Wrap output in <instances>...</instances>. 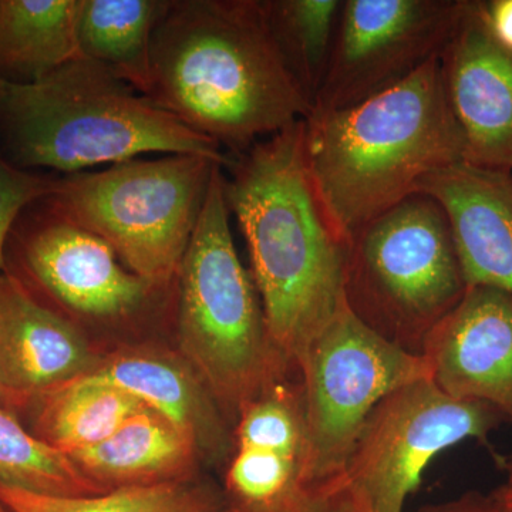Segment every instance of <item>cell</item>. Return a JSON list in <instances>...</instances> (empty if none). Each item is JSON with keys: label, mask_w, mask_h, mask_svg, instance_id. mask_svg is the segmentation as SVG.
Returning a JSON list of instances; mask_svg holds the SVG:
<instances>
[{"label": "cell", "mask_w": 512, "mask_h": 512, "mask_svg": "<svg viewBox=\"0 0 512 512\" xmlns=\"http://www.w3.org/2000/svg\"><path fill=\"white\" fill-rule=\"evenodd\" d=\"M225 194L251 256L272 348L298 366L312 340L345 306L346 242L320 204L296 121L228 154Z\"/></svg>", "instance_id": "obj_1"}, {"label": "cell", "mask_w": 512, "mask_h": 512, "mask_svg": "<svg viewBox=\"0 0 512 512\" xmlns=\"http://www.w3.org/2000/svg\"><path fill=\"white\" fill-rule=\"evenodd\" d=\"M147 97L231 154L312 111L261 0H168L154 30Z\"/></svg>", "instance_id": "obj_2"}, {"label": "cell", "mask_w": 512, "mask_h": 512, "mask_svg": "<svg viewBox=\"0 0 512 512\" xmlns=\"http://www.w3.org/2000/svg\"><path fill=\"white\" fill-rule=\"evenodd\" d=\"M303 123L313 188L346 244L417 194L424 178L463 161L439 57L372 99L343 110L311 111Z\"/></svg>", "instance_id": "obj_3"}, {"label": "cell", "mask_w": 512, "mask_h": 512, "mask_svg": "<svg viewBox=\"0 0 512 512\" xmlns=\"http://www.w3.org/2000/svg\"><path fill=\"white\" fill-rule=\"evenodd\" d=\"M0 120L18 163L67 175L144 154H228L120 79L79 56L35 83L0 89Z\"/></svg>", "instance_id": "obj_4"}, {"label": "cell", "mask_w": 512, "mask_h": 512, "mask_svg": "<svg viewBox=\"0 0 512 512\" xmlns=\"http://www.w3.org/2000/svg\"><path fill=\"white\" fill-rule=\"evenodd\" d=\"M229 217L224 165H218L175 278V323L181 349L208 392L238 414L286 367L272 348Z\"/></svg>", "instance_id": "obj_5"}, {"label": "cell", "mask_w": 512, "mask_h": 512, "mask_svg": "<svg viewBox=\"0 0 512 512\" xmlns=\"http://www.w3.org/2000/svg\"><path fill=\"white\" fill-rule=\"evenodd\" d=\"M467 291L446 212L417 192L346 244L345 303L367 328L407 352L424 342Z\"/></svg>", "instance_id": "obj_6"}, {"label": "cell", "mask_w": 512, "mask_h": 512, "mask_svg": "<svg viewBox=\"0 0 512 512\" xmlns=\"http://www.w3.org/2000/svg\"><path fill=\"white\" fill-rule=\"evenodd\" d=\"M218 165L224 164L194 154L136 158L57 178L45 201L107 242L131 272L151 284L170 285Z\"/></svg>", "instance_id": "obj_7"}, {"label": "cell", "mask_w": 512, "mask_h": 512, "mask_svg": "<svg viewBox=\"0 0 512 512\" xmlns=\"http://www.w3.org/2000/svg\"><path fill=\"white\" fill-rule=\"evenodd\" d=\"M306 424L305 485L338 474L367 417L394 390L431 379L423 355L377 335L343 306L299 359Z\"/></svg>", "instance_id": "obj_8"}, {"label": "cell", "mask_w": 512, "mask_h": 512, "mask_svg": "<svg viewBox=\"0 0 512 512\" xmlns=\"http://www.w3.org/2000/svg\"><path fill=\"white\" fill-rule=\"evenodd\" d=\"M19 278L40 302L74 323L140 318L175 291L131 272L107 242L67 220L45 200L23 212L10 234ZM8 271V269H6Z\"/></svg>", "instance_id": "obj_9"}, {"label": "cell", "mask_w": 512, "mask_h": 512, "mask_svg": "<svg viewBox=\"0 0 512 512\" xmlns=\"http://www.w3.org/2000/svg\"><path fill=\"white\" fill-rule=\"evenodd\" d=\"M503 421L488 404L454 399L433 380H417L377 404L343 471L373 512H404L434 458L466 440L487 441Z\"/></svg>", "instance_id": "obj_10"}, {"label": "cell", "mask_w": 512, "mask_h": 512, "mask_svg": "<svg viewBox=\"0 0 512 512\" xmlns=\"http://www.w3.org/2000/svg\"><path fill=\"white\" fill-rule=\"evenodd\" d=\"M463 0H343L328 70L312 111L343 110L437 59Z\"/></svg>", "instance_id": "obj_11"}, {"label": "cell", "mask_w": 512, "mask_h": 512, "mask_svg": "<svg viewBox=\"0 0 512 512\" xmlns=\"http://www.w3.org/2000/svg\"><path fill=\"white\" fill-rule=\"evenodd\" d=\"M439 66L463 161L512 173V57L485 32L474 0H463Z\"/></svg>", "instance_id": "obj_12"}, {"label": "cell", "mask_w": 512, "mask_h": 512, "mask_svg": "<svg viewBox=\"0 0 512 512\" xmlns=\"http://www.w3.org/2000/svg\"><path fill=\"white\" fill-rule=\"evenodd\" d=\"M437 387L458 400L488 404L512 423V296L467 288L424 342Z\"/></svg>", "instance_id": "obj_13"}, {"label": "cell", "mask_w": 512, "mask_h": 512, "mask_svg": "<svg viewBox=\"0 0 512 512\" xmlns=\"http://www.w3.org/2000/svg\"><path fill=\"white\" fill-rule=\"evenodd\" d=\"M100 362L79 326L9 271L0 275V384L18 416L36 397L90 375Z\"/></svg>", "instance_id": "obj_14"}, {"label": "cell", "mask_w": 512, "mask_h": 512, "mask_svg": "<svg viewBox=\"0 0 512 512\" xmlns=\"http://www.w3.org/2000/svg\"><path fill=\"white\" fill-rule=\"evenodd\" d=\"M417 192L446 212L467 288L512 296V173L460 161L424 178Z\"/></svg>", "instance_id": "obj_15"}, {"label": "cell", "mask_w": 512, "mask_h": 512, "mask_svg": "<svg viewBox=\"0 0 512 512\" xmlns=\"http://www.w3.org/2000/svg\"><path fill=\"white\" fill-rule=\"evenodd\" d=\"M93 373L190 434L198 447H224L225 427L214 397L178 360L151 352H123L101 360Z\"/></svg>", "instance_id": "obj_16"}, {"label": "cell", "mask_w": 512, "mask_h": 512, "mask_svg": "<svg viewBox=\"0 0 512 512\" xmlns=\"http://www.w3.org/2000/svg\"><path fill=\"white\" fill-rule=\"evenodd\" d=\"M198 448L190 434L144 406L106 440L70 458L86 476L110 490L109 485L173 480L190 467Z\"/></svg>", "instance_id": "obj_17"}, {"label": "cell", "mask_w": 512, "mask_h": 512, "mask_svg": "<svg viewBox=\"0 0 512 512\" xmlns=\"http://www.w3.org/2000/svg\"><path fill=\"white\" fill-rule=\"evenodd\" d=\"M80 0H0V79L35 83L80 56Z\"/></svg>", "instance_id": "obj_18"}, {"label": "cell", "mask_w": 512, "mask_h": 512, "mask_svg": "<svg viewBox=\"0 0 512 512\" xmlns=\"http://www.w3.org/2000/svg\"><path fill=\"white\" fill-rule=\"evenodd\" d=\"M143 407L126 390L90 373L36 397L25 410H32L29 430L37 439L70 457L106 440Z\"/></svg>", "instance_id": "obj_19"}, {"label": "cell", "mask_w": 512, "mask_h": 512, "mask_svg": "<svg viewBox=\"0 0 512 512\" xmlns=\"http://www.w3.org/2000/svg\"><path fill=\"white\" fill-rule=\"evenodd\" d=\"M168 0H80V56L104 64L138 93L151 89V45Z\"/></svg>", "instance_id": "obj_20"}, {"label": "cell", "mask_w": 512, "mask_h": 512, "mask_svg": "<svg viewBox=\"0 0 512 512\" xmlns=\"http://www.w3.org/2000/svg\"><path fill=\"white\" fill-rule=\"evenodd\" d=\"M286 66L312 103L328 70L343 0H261Z\"/></svg>", "instance_id": "obj_21"}, {"label": "cell", "mask_w": 512, "mask_h": 512, "mask_svg": "<svg viewBox=\"0 0 512 512\" xmlns=\"http://www.w3.org/2000/svg\"><path fill=\"white\" fill-rule=\"evenodd\" d=\"M0 483L33 493L89 497L106 493L74 464L20 423L16 414L0 409Z\"/></svg>", "instance_id": "obj_22"}, {"label": "cell", "mask_w": 512, "mask_h": 512, "mask_svg": "<svg viewBox=\"0 0 512 512\" xmlns=\"http://www.w3.org/2000/svg\"><path fill=\"white\" fill-rule=\"evenodd\" d=\"M0 500L13 512H220L201 491L174 480L124 485L89 497L33 493L0 483Z\"/></svg>", "instance_id": "obj_23"}, {"label": "cell", "mask_w": 512, "mask_h": 512, "mask_svg": "<svg viewBox=\"0 0 512 512\" xmlns=\"http://www.w3.org/2000/svg\"><path fill=\"white\" fill-rule=\"evenodd\" d=\"M57 178L30 173L0 156V275L6 271V249L16 222L36 202L55 191Z\"/></svg>", "instance_id": "obj_24"}, {"label": "cell", "mask_w": 512, "mask_h": 512, "mask_svg": "<svg viewBox=\"0 0 512 512\" xmlns=\"http://www.w3.org/2000/svg\"><path fill=\"white\" fill-rule=\"evenodd\" d=\"M281 512H373L345 471L303 485Z\"/></svg>", "instance_id": "obj_25"}, {"label": "cell", "mask_w": 512, "mask_h": 512, "mask_svg": "<svg viewBox=\"0 0 512 512\" xmlns=\"http://www.w3.org/2000/svg\"><path fill=\"white\" fill-rule=\"evenodd\" d=\"M474 6L485 32L512 57V0H474Z\"/></svg>", "instance_id": "obj_26"}, {"label": "cell", "mask_w": 512, "mask_h": 512, "mask_svg": "<svg viewBox=\"0 0 512 512\" xmlns=\"http://www.w3.org/2000/svg\"><path fill=\"white\" fill-rule=\"evenodd\" d=\"M414 512H505L493 494L467 491L453 500L424 505Z\"/></svg>", "instance_id": "obj_27"}, {"label": "cell", "mask_w": 512, "mask_h": 512, "mask_svg": "<svg viewBox=\"0 0 512 512\" xmlns=\"http://www.w3.org/2000/svg\"><path fill=\"white\" fill-rule=\"evenodd\" d=\"M497 503L505 512H512V484H503L491 491Z\"/></svg>", "instance_id": "obj_28"}, {"label": "cell", "mask_w": 512, "mask_h": 512, "mask_svg": "<svg viewBox=\"0 0 512 512\" xmlns=\"http://www.w3.org/2000/svg\"><path fill=\"white\" fill-rule=\"evenodd\" d=\"M0 409L8 410V412L18 416L15 403H13L12 397H10L9 394L6 393V390L3 389L2 384H0Z\"/></svg>", "instance_id": "obj_29"}, {"label": "cell", "mask_w": 512, "mask_h": 512, "mask_svg": "<svg viewBox=\"0 0 512 512\" xmlns=\"http://www.w3.org/2000/svg\"><path fill=\"white\" fill-rule=\"evenodd\" d=\"M501 467H503L505 476H507L505 484H512V453L510 456L503 458V466Z\"/></svg>", "instance_id": "obj_30"}, {"label": "cell", "mask_w": 512, "mask_h": 512, "mask_svg": "<svg viewBox=\"0 0 512 512\" xmlns=\"http://www.w3.org/2000/svg\"><path fill=\"white\" fill-rule=\"evenodd\" d=\"M0 512H13V511L10 510L8 505H6L5 503H3L2 500H0Z\"/></svg>", "instance_id": "obj_31"}, {"label": "cell", "mask_w": 512, "mask_h": 512, "mask_svg": "<svg viewBox=\"0 0 512 512\" xmlns=\"http://www.w3.org/2000/svg\"><path fill=\"white\" fill-rule=\"evenodd\" d=\"M3 80L0 79V89H2Z\"/></svg>", "instance_id": "obj_32"}, {"label": "cell", "mask_w": 512, "mask_h": 512, "mask_svg": "<svg viewBox=\"0 0 512 512\" xmlns=\"http://www.w3.org/2000/svg\"><path fill=\"white\" fill-rule=\"evenodd\" d=\"M229 512H235V511H229Z\"/></svg>", "instance_id": "obj_33"}]
</instances>
